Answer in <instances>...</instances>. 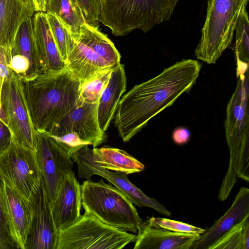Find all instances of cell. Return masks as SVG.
<instances>
[{
    "label": "cell",
    "instance_id": "cell-14",
    "mask_svg": "<svg viewBox=\"0 0 249 249\" xmlns=\"http://www.w3.org/2000/svg\"><path fill=\"white\" fill-rule=\"evenodd\" d=\"M9 67L21 80L44 71L34 37L32 17L24 21L17 32Z\"/></svg>",
    "mask_w": 249,
    "mask_h": 249
},
{
    "label": "cell",
    "instance_id": "cell-30",
    "mask_svg": "<svg viewBox=\"0 0 249 249\" xmlns=\"http://www.w3.org/2000/svg\"><path fill=\"white\" fill-rule=\"evenodd\" d=\"M3 183L0 177V249H18L11 236L2 206L0 189Z\"/></svg>",
    "mask_w": 249,
    "mask_h": 249
},
{
    "label": "cell",
    "instance_id": "cell-12",
    "mask_svg": "<svg viewBox=\"0 0 249 249\" xmlns=\"http://www.w3.org/2000/svg\"><path fill=\"white\" fill-rule=\"evenodd\" d=\"M34 150L40 170L41 185L52 203L63 177L73 171V161L55 141L43 131L36 132Z\"/></svg>",
    "mask_w": 249,
    "mask_h": 249
},
{
    "label": "cell",
    "instance_id": "cell-4",
    "mask_svg": "<svg viewBox=\"0 0 249 249\" xmlns=\"http://www.w3.org/2000/svg\"><path fill=\"white\" fill-rule=\"evenodd\" d=\"M179 0H101L99 20L115 36L144 33L171 17Z\"/></svg>",
    "mask_w": 249,
    "mask_h": 249
},
{
    "label": "cell",
    "instance_id": "cell-11",
    "mask_svg": "<svg viewBox=\"0 0 249 249\" xmlns=\"http://www.w3.org/2000/svg\"><path fill=\"white\" fill-rule=\"evenodd\" d=\"M90 150L89 146H85L71 157L77 165L79 178L89 179L93 175L99 176L121 191L134 205L148 207L161 215L171 216V212L163 205L144 194L128 179L126 174L110 171L96 165L91 158Z\"/></svg>",
    "mask_w": 249,
    "mask_h": 249
},
{
    "label": "cell",
    "instance_id": "cell-36",
    "mask_svg": "<svg viewBox=\"0 0 249 249\" xmlns=\"http://www.w3.org/2000/svg\"><path fill=\"white\" fill-rule=\"evenodd\" d=\"M0 120L8 126V121L7 117L2 109L0 102Z\"/></svg>",
    "mask_w": 249,
    "mask_h": 249
},
{
    "label": "cell",
    "instance_id": "cell-19",
    "mask_svg": "<svg viewBox=\"0 0 249 249\" xmlns=\"http://www.w3.org/2000/svg\"><path fill=\"white\" fill-rule=\"evenodd\" d=\"M248 216H249V189L242 187L229 209L199 235L191 249H209L223 234Z\"/></svg>",
    "mask_w": 249,
    "mask_h": 249
},
{
    "label": "cell",
    "instance_id": "cell-3",
    "mask_svg": "<svg viewBox=\"0 0 249 249\" xmlns=\"http://www.w3.org/2000/svg\"><path fill=\"white\" fill-rule=\"evenodd\" d=\"M235 89L226 109L224 123L230 152L229 166L218 192L223 201L229 196L237 178L249 182V71L237 76Z\"/></svg>",
    "mask_w": 249,
    "mask_h": 249
},
{
    "label": "cell",
    "instance_id": "cell-34",
    "mask_svg": "<svg viewBox=\"0 0 249 249\" xmlns=\"http://www.w3.org/2000/svg\"><path fill=\"white\" fill-rule=\"evenodd\" d=\"M12 138V134L9 127L0 120V154L9 147Z\"/></svg>",
    "mask_w": 249,
    "mask_h": 249
},
{
    "label": "cell",
    "instance_id": "cell-26",
    "mask_svg": "<svg viewBox=\"0 0 249 249\" xmlns=\"http://www.w3.org/2000/svg\"><path fill=\"white\" fill-rule=\"evenodd\" d=\"M209 249H249V216L223 234Z\"/></svg>",
    "mask_w": 249,
    "mask_h": 249
},
{
    "label": "cell",
    "instance_id": "cell-6",
    "mask_svg": "<svg viewBox=\"0 0 249 249\" xmlns=\"http://www.w3.org/2000/svg\"><path fill=\"white\" fill-rule=\"evenodd\" d=\"M81 189L85 213L114 228L137 232L142 220L134 205L116 187L103 179H87L81 185Z\"/></svg>",
    "mask_w": 249,
    "mask_h": 249
},
{
    "label": "cell",
    "instance_id": "cell-10",
    "mask_svg": "<svg viewBox=\"0 0 249 249\" xmlns=\"http://www.w3.org/2000/svg\"><path fill=\"white\" fill-rule=\"evenodd\" d=\"M0 102L7 119L12 139L20 144L34 150L36 131L31 119L21 81L13 71L3 83Z\"/></svg>",
    "mask_w": 249,
    "mask_h": 249
},
{
    "label": "cell",
    "instance_id": "cell-20",
    "mask_svg": "<svg viewBox=\"0 0 249 249\" xmlns=\"http://www.w3.org/2000/svg\"><path fill=\"white\" fill-rule=\"evenodd\" d=\"M34 37L45 71H58L66 67L53 36L45 12H35L32 17Z\"/></svg>",
    "mask_w": 249,
    "mask_h": 249
},
{
    "label": "cell",
    "instance_id": "cell-32",
    "mask_svg": "<svg viewBox=\"0 0 249 249\" xmlns=\"http://www.w3.org/2000/svg\"><path fill=\"white\" fill-rule=\"evenodd\" d=\"M10 58L11 51L0 46V94L4 81L13 72L9 67Z\"/></svg>",
    "mask_w": 249,
    "mask_h": 249
},
{
    "label": "cell",
    "instance_id": "cell-27",
    "mask_svg": "<svg viewBox=\"0 0 249 249\" xmlns=\"http://www.w3.org/2000/svg\"><path fill=\"white\" fill-rule=\"evenodd\" d=\"M50 29L59 53L65 61L75 44L71 29L55 15L45 12Z\"/></svg>",
    "mask_w": 249,
    "mask_h": 249
},
{
    "label": "cell",
    "instance_id": "cell-9",
    "mask_svg": "<svg viewBox=\"0 0 249 249\" xmlns=\"http://www.w3.org/2000/svg\"><path fill=\"white\" fill-rule=\"evenodd\" d=\"M0 177L5 184L34 204L41 185L34 150L12 139L9 147L0 154Z\"/></svg>",
    "mask_w": 249,
    "mask_h": 249
},
{
    "label": "cell",
    "instance_id": "cell-1",
    "mask_svg": "<svg viewBox=\"0 0 249 249\" xmlns=\"http://www.w3.org/2000/svg\"><path fill=\"white\" fill-rule=\"evenodd\" d=\"M201 68L197 60L182 59L126 93L119 101L114 121L123 142H128L151 119L189 91Z\"/></svg>",
    "mask_w": 249,
    "mask_h": 249
},
{
    "label": "cell",
    "instance_id": "cell-24",
    "mask_svg": "<svg viewBox=\"0 0 249 249\" xmlns=\"http://www.w3.org/2000/svg\"><path fill=\"white\" fill-rule=\"evenodd\" d=\"M46 12L55 15L71 29L74 37L86 22L82 10L73 0H51Z\"/></svg>",
    "mask_w": 249,
    "mask_h": 249
},
{
    "label": "cell",
    "instance_id": "cell-23",
    "mask_svg": "<svg viewBox=\"0 0 249 249\" xmlns=\"http://www.w3.org/2000/svg\"><path fill=\"white\" fill-rule=\"evenodd\" d=\"M93 162L105 169L126 175L139 173L144 165L125 151L116 148L103 146L90 150Z\"/></svg>",
    "mask_w": 249,
    "mask_h": 249
},
{
    "label": "cell",
    "instance_id": "cell-31",
    "mask_svg": "<svg viewBox=\"0 0 249 249\" xmlns=\"http://www.w3.org/2000/svg\"><path fill=\"white\" fill-rule=\"evenodd\" d=\"M82 11L86 22L94 23L99 19L101 0H73Z\"/></svg>",
    "mask_w": 249,
    "mask_h": 249
},
{
    "label": "cell",
    "instance_id": "cell-28",
    "mask_svg": "<svg viewBox=\"0 0 249 249\" xmlns=\"http://www.w3.org/2000/svg\"><path fill=\"white\" fill-rule=\"evenodd\" d=\"M112 70L105 71L92 79L81 84L78 103H98L109 81Z\"/></svg>",
    "mask_w": 249,
    "mask_h": 249
},
{
    "label": "cell",
    "instance_id": "cell-13",
    "mask_svg": "<svg viewBox=\"0 0 249 249\" xmlns=\"http://www.w3.org/2000/svg\"><path fill=\"white\" fill-rule=\"evenodd\" d=\"M98 103L79 102L77 107L57 123L48 134L60 136L75 133L93 148L97 147L106 140L105 132L99 125Z\"/></svg>",
    "mask_w": 249,
    "mask_h": 249
},
{
    "label": "cell",
    "instance_id": "cell-35",
    "mask_svg": "<svg viewBox=\"0 0 249 249\" xmlns=\"http://www.w3.org/2000/svg\"><path fill=\"white\" fill-rule=\"evenodd\" d=\"M33 9L35 12H46L47 7L51 0H30Z\"/></svg>",
    "mask_w": 249,
    "mask_h": 249
},
{
    "label": "cell",
    "instance_id": "cell-25",
    "mask_svg": "<svg viewBox=\"0 0 249 249\" xmlns=\"http://www.w3.org/2000/svg\"><path fill=\"white\" fill-rule=\"evenodd\" d=\"M235 31L236 73H243L249 69V21L246 7L239 15Z\"/></svg>",
    "mask_w": 249,
    "mask_h": 249
},
{
    "label": "cell",
    "instance_id": "cell-2",
    "mask_svg": "<svg viewBox=\"0 0 249 249\" xmlns=\"http://www.w3.org/2000/svg\"><path fill=\"white\" fill-rule=\"evenodd\" d=\"M20 81L36 131L49 133L78 104L81 83L66 67L58 71H43L32 78Z\"/></svg>",
    "mask_w": 249,
    "mask_h": 249
},
{
    "label": "cell",
    "instance_id": "cell-18",
    "mask_svg": "<svg viewBox=\"0 0 249 249\" xmlns=\"http://www.w3.org/2000/svg\"><path fill=\"white\" fill-rule=\"evenodd\" d=\"M137 233L134 249H191L200 235L171 231L151 217L142 221Z\"/></svg>",
    "mask_w": 249,
    "mask_h": 249
},
{
    "label": "cell",
    "instance_id": "cell-21",
    "mask_svg": "<svg viewBox=\"0 0 249 249\" xmlns=\"http://www.w3.org/2000/svg\"><path fill=\"white\" fill-rule=\"evenodd\" d=\"M34 13L21 0H0V46L11 51L20 26Z\"/></svg>",
    "mask_w": 249,
    "mask_h": 249
},
{
    "label": "cell",
    "instance_id": "cell-22",
    "mask_svg": "<svg viewBox=\"0 0 249 249\" xmlns=\"http://www.w3.org/2000/svg\"><path fill=\"white\" fill-rule=\"evenodd\" d=\"M126 79L124 66L120 63L112 69L107 86L98 103L99 126L105 132L117 109L121 97L126 89Z\"/></svg>",
    "mask_w": 249,
    "mask_h": 249
},
{
    "label": "cell",
    "instance_id": "cell-7",
    "mask_svg": "<svg viewBox=\"0 0 249 249\" xmlns=\"http://www.w3.org/2000/svg\"><path fill=\"white\" fill-rule=\"evenodd\" d=\"M249 0H208L205 21L195 54L208 64H215L233 39L242 10Z\"/></svg>",
    "mask_w": 249,
    "mask_h": 249
},
{
    "label": "cell",
    "instance_id": "cell-37",
    "mask_svg": "<svg viewBox=\"0 0 249 249\" xmlns=\"http://www.w3.org/2000/svg\"><path fill=\"white\" fill-rule=\"evenodd\" d=\"M21 0L23 1L24 2H25V3H26L27 4L30 5V6H31L32 7V4H31L30 0Z\"/></svg>",
    "mask_w": 249,
    "mask_h": 249
},
{
    "label": "cell",
    "instance_id": "cell-33",
    "mask_svg": "<svg viewBox=\"0 0 249 249\" xmlns=\"http://www.w3.org/2000/svg\"><path fill=\"white\" fill-rule=\"evenodd\" d=\"M191 134L190 130L185 126H178L172 133V139L176 144L182 145L190 140Z\"/></svg>",
    "mask_w": 249,
    "mask_h": 249
},
{
    "label": "cell",
    "instance_id": "cell-16",
    "mask_svg": "<svg viewBox=\"0 0 249 249\" xmlns=\"http://www.w3.org/2000/svg\"><path fill=\"white\" fill-rule=\"evenodd\" d=\"M58 235L51 203L41 185L33 204V215L25 249H56Z\"/></svg>",
    "mask_w": 249,
    "mask_h": 249
},
{
    "label": "cell",
    "instance_id": "cell-15",
    "mask_svg": "<svg viewBox=\"0 0 249 249\" xmlns=\"http://www.w3.org/2000/svg\"><path fill=\"white\" fill-rule=\"evenodd\" d=\"M81 185L73 171L63 177L53 200L51 203L55 227L60 231L77 222L81 216Z\"/></svg>",
    "mask_w": 249,
    "mask_h": 249
},
{
    "label": "cell",
    "instance_id": "cell-8",
    "mask_svg": "<svg viewBox=\"0 0 249 249\" xmlns=\"http://www.w3.org/2000/svg\"><path fill=\"white\" fill-rule=\"evenodd\" d=\"M136 235L109 226L86 213L59 231L56 249H122Z\"/></svg>",
    "mask_w": 249,
    "mask_h": 249
},
{
    "label": "cell",
    "instance_id": "cell-17",
    "mask_svg": "<svg viewBox=\"0 0 249 249\" xmlns=\"http://www.w3.org/2000/svg\"><path fill=\"white\" fill-rule=\"evenodd\" d=\"M0 195L11 236L18 249H25L33 215V205L4 183Z\"/></svg>",
    "mask_w": 249,
    "mask_h": 249
},
{
    "label": "cell",
    "instance_id": "cell-29",
    "mask_svg": "<svg viewBox=\"0 0 249 249\" xmlns=\"http://www.w3.org/2000/svg\"><path fill=\"white\" fill-rule=\"evenodd\" d=\"M151 218L160 226L175 232L201 234L206 231V229L181 221L166 218L151 217Z\"/></svg>",
    "mask_w": 249,
    "mask_h": 249
},
{
    "label": "cell",
    "instance_id": "cell-5",
    "mask_svg": "<svg viewBox=\"0 0 249 249\" xmlns=\"http://www.w3.org/2000/svg\"><path fill=\"white\" fill-rule=\"evenodd\" d=\"M75 39L65 65L81 84L120 63L121 55L113 43L93 23L85 22Z\"/></svg>",
    "mask_w": 249,
    "mask_h": 249
}]
</instances>
